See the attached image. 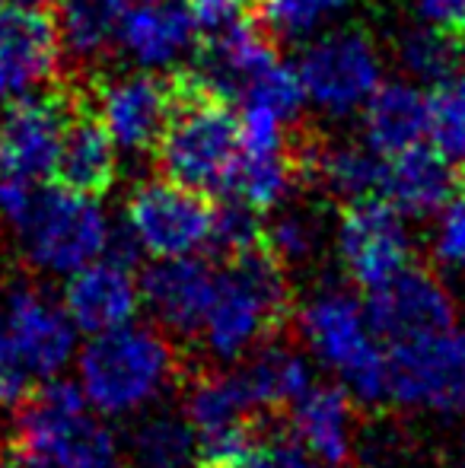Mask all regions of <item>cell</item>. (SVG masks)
I'll list each match as a JSON object with an SVG mask.
<instances>
[{"mask_svg": "<svg viewBox=\"0 0 465 468\" xmlns=\"http://www.w3.org/2000/svg\"><path fill=\"white\" fill-rule=\"evenodd\" d=\"M166 128L156 141V169L163 179L214 197L224 195L227 179L239 150V115L233 99L211 87L195 68H179L169 74Z\"/></svg>", "mask_w": 465, "mask_h": 468, "instance_id": "obj_1", "label": "cell"}, {"mask_svg": "<svg viewBox=\"0 0 465 468\" xmlns=\"http://www.w3.org/2000/svg\"><path fill=\"white\" fill-rule=\"evenodd\" d=\"M188 357L173 345V335L156 322L93 335L80 354V388L102 414H128L153 401L163 388L179 386Z\"/></svg>", "mask_w": 465, "mask_h": 468, "instance_id": "obj_2", "label": "cell"}, {"mask_svg": "<svg viewBox=\"0 0 465 468\" xmlns=\"http://www.w3.org/2000/svg\"><path fill=\"white\" fill-rule=\"evenodd\" d=\"M13 411L10 443L48 468H118L115 433L90 418L77 382L48 376Z\"/></svg>", "mask_w": 465, "mask_h": 468, "instance_id": "obj_3", "label": "cell"}, {"mask_svg": "<svg viewBox=\"0 0 465 468\" xmlns=\"http://www.w3.org/2000/svg\"><path fill=\"white\" fill-rule=\"evenodd\" d=\"M297 335L325 367L344 376L360 401L386 399V354L366 328L364 306L351 290L329 283L297 306Z\"/></svg>", "mask_w": 465, "mask_h": 468, "instance_id": "obj_4", "label": "cell"}, {"mask_svg": "<svg viewBox=\"0 0 465 468\" xmlns=\"http://www.w3.org/2000/svg\"><path fill=\"white\" fill-rule=\"evenodd\" d=\"M13 233L32 268L45 274H74L102 255L109 220L96 197L55 186L38 191L26 220Z\"/></svg>", "mask_w": 465, "mask_h": 468, "instance_id": "obj_5", "label": "cell"}, {"mask_svg": "<svg viewBox=\"0 0 465 468\" xmlns=\"http://www.w3.org/2000/svg\"><path fill=\"white\" fill-rule=\"evenodd\" d=\"M386 354V399L402 408L462 411L465 408V332L447 328L428 338L398 341Z\"/></svg>", "mask_w": 465, "mask_h": 468, "instance_id": "obj_6", "label": "cell"}, {"mask_svg": "<svg viewBox=\"0 0 465 468\" xmlns=\"http://www.w3.org/2000/svg\"><path fill=\"white\" fill-rule=\"evenodd\" d=\"M80 93L83 83L55 80L42 93L6 105L0 118V173L29 182L51 179L64 128Z\"/></svg>", "mask_w": 465, "mask_h": 468, "instance_id": "obj_7", "label": "cell"}, {"mask_svg": "<svg viewBox=\"0 0 465 468\" xmlns=\"http://www.w3.org/2000/svg\"><path fill=\"white\" fill-rule=\"evenodd\" d=\"M379 74H383V64H379L376 42L357 26L310 42L297 68L306 99L329 115H348L360 109L366 96L376 90Z\"/></svg>", "mask_w": 465, "mask_h": 468, "instance_id": "obj_8", "label": "cell"}, {"mask_svg": "<svg viewBox=\"0 0 465 468\" xmlns=\"http://www.w3.org/2000/svg\"><path fill=\"white\" fill-rule=\"evenodd\" d=\"M214 204L207 195L173 179H150L134 186L124 204V223L153 259L192 255L207 242Z\"/></svg>", "mask_w": 465, "mask_h": 468, "instance_id": "obj_9", "label": "cell"}, {"mask_svg": "<svg viewBox=\"0 0 465 468\" xmlns=\"http://www.w3.org/2000/svg\"><path fill=\"white\" fill-rule=\"evenodd\" d=\"M366 328L376 341H415L456 325V303L440 274L428 265H408L370 290L364 303Z\"/></svg>", "mask_w": 465, "mask_h": 468, "instance_id": "obj_10", "label": "cell"}, {"mask_svg": "<svg viewBox=\"0 0 465 468\" xmlns=\"http://www.w3.org/2000/svg\"><path fill=\"white\" fill-rule=\"evenodd\" d=\"M338 252L354 283L373 290L411 261V236L402 214L379 195L342 204Z\"/></svg>", "mask_w": 465, "mask_h": 468, "instance_id": "obj_11", "label": "cell"}, {"mask_svg": "<svg viewBox=\"0 0 465 468\" xmlns=\"http://www.w3.org/2000/svg\"><path fill=\"white\" fill-rule=\"evenodd\" d=\"M61 38L48 4L0 0V102L55 80Z\"/></svg>", "mask_w": 465, "mask_h": 468, "instance_id": "obj_12", "label": "cell"}, {"mask_svg": "<svg viewBox=\"0 0 465 468\" xmlns=\"http://www.w3.org/2000/svg\"><path fill=\"white\" fill-rule=\"evenodd\" d=\"M4 338L23 357L29 373L48 379L61 373L74 357L77 325L61 303L51 300L48 290L19 281L10 287L4 303Z\"/></svg>", "mask_w": 465, "mask_h": 468, "instance_id": "obj_13", "label": "cell"}, {"mask_svg": "<svg viewBox=\"0 0 465 468\" xmlns=\"http://www.w3.org/2000/svg\"><path fill=\"white\" fill-rule=\"evenodd\" d=\"M93 99L115 147L141 156L153 154L173 109L169 77L128 74L115 80H93Z\"/></svg>", "mask_w": 465, "mask_h": 468, "instance_id": "obj_14", "label": "cell"}, {"mask_svg": "<svg viewBox=\"0 0 465 468\" xmlns=\"http://www.w3.org/2000/svg\"><path fill=\"white\" fill-rule=\"evenodd\" d=\"M214 283L217 271L211 261L175 255V259H156L141 274L137 290L150 309V322H156L166 335L192 338L205 325Z\"/></svg>", "mask_w": 465, "mask_h": 468, "instance_id": "obj_15", "label": "cell"}, {"mask_svg": "<svg viewBox=\"0 0 465 468\" xmlns=\"http://www.w3.org/2000/svg\"><path fill=\"white\" fill-rule=\"evenodd\" d=\"M51 179H55L58 188H68L83 197H102L115 188V141L106 124H102L100 112H96L93 83L83 87L80 99H77L74 115H70L61 147H58Z\"/></svg>", "mask_w": 465, "mask_h": 468, "instance_id": "obj_16", "label": "cell"}, {"mask_svg": "<svg viewBox=\"0 0 465 468\" xmlns=\"http://www.w3.org/2000/svg\"><path fill=\"white\" fill-rule=\"evenodd\" d=\"M456 191H460V169L440 150L415 144L402 154L386 156L379 197L389 201L402 217L411 220L434 217L453 201Z\"/></svg>", "mask_w": 465, "mask_h": 468, "instance_id": "obj_17", "label": "cell"}, {"mask_svg": "<svg viewBox=\"0 0 465 468\" xmlns=\"http://www.w3.org/2000/svg\"><path fill=\"white\" fill-rule=\"evenodd\" d=\"M61 306L70 315V322L87 335H100L124 325L141 309L134 268L118 265L112 259L87 261L70 274Z\"/></svg>", "mask_w": 465, "mask_h": 468, "instance_id": "obj_18", "label": "cell"}, {"mask_svg": "<svg viewBox=\"0 0 465 468\" xmlns=\"http://www.w3.org/2000/svg\"><path fill=\"white\" fill-rule=\"evenodd\" d=\"M354 418H357V405L348 388L335 386V382H322V386L312 382L287 408L284 424L312 459L342 468L351 463Z\"/></svg>", "mask_w": 465, "mask_h": 468, "instance_id": "obj_19", "label": "cell"}, {"mask_svg": "<svg viewBox=\"0 0 465 468\" xmlns=\"http://www.w3.org/2000/svg\"><path fill=\"white\" fill-rule=\"evenodd\" d=\"M428 134V96L405 80L376 83L364 102V144L386 156L415 147Z\"/></svg>", "mask_w": 465, "mask_h": 468, "instance_id": "obj_20", "label": "cell"}, {"mask_svg": "<svg viewBox=\"0 0 465 468\" xmlns=\"http://www.w3.org/2000/svg\"><path fill=\"white\" fill-rule=\"evenodd\" d=\"M118 42L137 64L163 68L195 42V29L179 0H137L124 10Z\"/></svg>", "mask_w": 465, "mask_h": 468, "instance_id": "obj_21", "label": "cell"}, {"mask_svg": "<svg viewBox=\"0 0 465 468\" xmlns=\"http://www.w3.org/2000/svg\"><path fill=\"white\" fill-rule=\"evenodd\" d=\"M293 188H300V169L293 163L291 141H287L280 150H236L224 195L265 214L284 204Z\"/></svg>", "mask_w": 465, "mask_h": 468, "instance_id": "obj_22", "label": "cell"}, {"mask_svg": "<svg viewBox=\"0 0 465 468\" xmlns=\"http://www.w3.org/2000/svg\"><path fill=\"white\" fill-rule=\"evenodd\" d=\"M58 38L80 61H100L118 42L128 0H48Z\"/></svg>", "mask_w": 465, "mask_h": 468, "instance_id": "obj_23", "label": "cell"}, {"mask_svg": "<svg viewBox=\"0 0 465 468\" xmlns=\"http://www.w3.org/2000/svg\"><path fill=\"white\" fill-rule=\"evenodd\" d=\"M398 61L421 83H440L456 77L465 68V36L443 29V26H411L398 38Z\"/></svg>", "mask_w": 465, "mask_h": 468, "instance_id": "obj_24", "label": "cell"}, {"mask_svg": "<svg viewBox=\"0 0 465 468\" xmlns=\"http://www.w3.org/2000/svg\"><path fill=\"white\" fill-rule=\"evenodd\" d=\"M198 452L195 431L179 414H153L131 433V468H185Z\"/></svg>", "mask_w": 465, "mask_h": 468, "instance_id": "obj_25", "label": "cell"}, {"mask_svg": "<svg viewBox=\"0 0 465 468\" xmlns=\"http://www.w3.org/2000/svg\"><path fill=\"white\" fill-rule=\"evenodd\" d=\"M344 4L348 0H252V19L274 45H280L303 38Z\"/></svg>", "mask_w": 465, "mask_h": 468, "instance_id": "obj_26", "label": "cell"}, {"mask_svg": "<svg viewBox=\"0 0 465 468\" xmlns=\"http://www.w3.org/2000/svg\"><path fill=\"white\" fill-rule=\"evenodd\" d=\"M428 134L449 163L465 160V83L460 74L434 83L428 96Z\"/></svg>", "mask_w": 465, "mask_h": 468, "instance_id": "obj_27", "label": "cell"}, {"mask_svg": "<svg viewBox=\"0 0 465 468\" xmlns=\"http://www.w3.org/2000/svg\"><path fill=\"white\" fill-rule=\"evenodd\" d=\"M242 105H259V109L271 112L274 118H280L284 124H297L300 112H303L306 93L300 83L297 70L287 68L284 61H271L265 70L252 77L246 83V90L239 93Z\"/></svg>", "mask_w": 465, "mask_h": 468, "instance_id": "obj_28", "label": "cell"}, {"mask_svg": "<svg viewBox=\"0 0 465 468\" xmlns=\"http://www.w3.org/2000/svg\"><path fill=\"white\" fill-rule=\"evenodd\" d=\"M227 468H316L312 456L287 431L284 418H268L252 440L227 463Z\"/></svg>", "mask_w": 465, "mask_h": 468, "instance_id": "obj_29", "label": "cell"}, {"mask_svg": "<svg viewBox=\"0 0 465 468\" xmlns=\"http://www.w3.org/2000/svg\"><path fill=\"white\" fill-rule=\"evenodd\" d=\"M261 236H265V223H261L259 210L236 201V197H227L220 207H214L211 233H207L205 246L211 249L214 261H224L230 255L242 252V249L261 242Z\"/></svg>", "mask_w": 465, "mask_h": 468, "instance_id": "obj_30", "label": "cell"}, {"mask_svg": "<svg viewBox=\"0 0 465 468\" xmlns=\"http://www.w3.org/2000/svg\"><path fill=\"white\" fill-rule=\"evenodd\" d=\"M265 246L284 261V268L306 261L319 246V220L306 210H284L265 227Z\"/></svg>", "mask_w": 465, "mask_h": 468, "instance_id": "obj_31", "label": "cell"}, {"mask_svg": "<svg viewBox=\"0 0 465 468\" xmlns=\"http://www.w3.org/2000/svg\"><path fill=\"white\" fill-rule=\"evenodd\" d=\"M188 19L198 45L217 42V38L230 36L236 26L248 19V0H185Z\"/></svg>", "mask_w": 465, "mask_h": 468, "instance_id": "obj_32", "label": "cell"}, {"mask_svg": "<svg viewBox=\"0 0 465 468\" xmlns=\"http://www.w3.org/2000/svg\"><path fill=\"white\" fill-rule=\"evenodd\" d=\"M434 249L443 265L462 268L465 271V197L462 201H449L447 207H443Z\"/></svg>", "mask_w": 465, "mask_h": 468, "instance_id": "obj_33", "label": "cell"}, {"mask_svg": "<svg viewBox=\"0 0 465 468\" xmlns=\"http://www.w3.org/2000/svg\"><path fill=\"white\" fill-rule=\"evenodd\" d=\"M29 367L23 364V357H19L16 351H13V345L4 338V332H0V411L4 408H16L19 401L26 399V392H29Z\"/></svg>", "mask_w": 465, "mask_h": 468, "instance_id": "obj_34", "label": "cell"}, {"mask_svg": "<svg viewBox=\"0 0 465 468\" xmlns=\"http://www.w3.org/2000/svg\"><path fill=\"white\" fill-rule=\"evenodd\" d=\"M417 10L428 23L465 36V0H417Z\"/></svg>", "mask_w": 465, "mask_h": 468, "instance_id": "obj_35", "label": "cell"}, {"mask_svg": "<svg viewBox=\"0 0 465 468\" xmlns=\"http://www.w3.org/2000/svg\"><path fill=\"white\" fill-rule=\"evenodd\" d=\"M198 468H227V465H217V463H201Z\"/></svg>", "mask_w": 465, "mask_h": 468, "instance_id": "obj_36", "label": "cell"}, {"mask_svg": "<svg viewBox=\"0 0 465 468\" xmlns=\"http://www.w3.org/2000/svg\"><path fill=\"white\" fill-rule=\"evenodd\" d=\"M460 188L465 191V169H462V173H460Z\"/></svg>", "mask_w": 465, "mask_h": 468, "instance_id": "obj_37", "label": "cell"}, {"mask_svg": "<svg viewBox=\"0 0 465 468\" xmlns=\"http://www.w3.org/2000/svg\"><path fill=\"white\" fill-rule=\"evenodd\" d=\"M460 77H462V83H465V70H460Z\"/></svg>", "mask_w": 465, "mask_h": 468, "instance_id": "obj_38", "label": "cell"}]
</instances>
